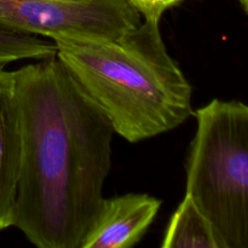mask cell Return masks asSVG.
I'll list each match as a JSON object with an SVG mask.
<instances>
[{"label": "cell", "mask_w": 248, "mask_h": 248, "mask_svg": "<svg viewBox=\"0 0 248 248\" xmlns=\"http://www.w3.org/2000/svg\"><path fill=\"white\" fill-rule=\"evenodd\" d=\"M15 77L22 148L12 227L38 248H81L104 200L113 126L57 57Z\"/></svg>", "instance_id": "1"}, {"label": "cell", "mask_w": 248, "mask_h": 248, "mask_svg": "<svg viewBox=\"0 0 248 248\" xmlns=\"http://www.w3.org/2000/svg\"><path fill=\"white\" fill-rule=\"evenodd\" d=\"M56 57L130 143L174 130L193 114V89L170 56L160 23L107 40L55 39Z\"/></svg>", "instance_id": "2"}, {"label": "cell", "mask_w": 248, "mask_h": 248, "mask_svg": "<svg viewBox=\"0 0 248 248\" xmlns=\"http://www.w3.org/2000/svg\"><path fill=\"white\" fill-rule=\"evenodd\" d=\"M186 194L220 248H248V104L213 99L195 111Z\"/></svg>", "instance_id": "3"}, {"label": "cell", "mask_w": 248, "mask_h": 248, "mask_svg": "<svg viewBox=\"0 0 248 248\" xmlns=\"http://www.w3.org/2000/svg\"><path fill=\"white\" fill-rule=\"evenodd\" d=\"M140 22L127 0H0V29L51 40L114 39Z\"/></svg>", "instance_id": "4"}, {"label": "cell", "mask_w": 248, "mask_h": 248, "mask_svg": "<svg viewBox=\"0 0 248 248\" xmlns=\"http://www.w3.org/2000/svg\"><path fill=\"white\" fill-rule=\"evenodd\" d=\"M161 200L148 194H126L104 199L92 220L81 248H130L140 241Z\"/></svg>", "instance_id": "5"}, {"label": "cell", "mask_w": 248, "mask_h": 248, "mask_svg": "<svg viewBox=\"0 0 248 248\" xmlns=\"http://www.w3.org/2000/svg\"><path fill=\"white\" fill-rule=\"evenodd\" d=\"M21 148L15 70L0 67V232L14 225Z\"/></svg>", "instance_id": "6"}, {"label": "cell", "mask_w": 248, "mask_h": 248, "mask_svg": "<svg viewBox=\"0 0 248 248\" xmlns=\"http://www.w3.org/2000/svg\"><path fill=\"white\" fill-rule=\"evenodd\" d=\"M161 246L164 248H220L211 223L195 201L186 194L170 219Z\"/></svg>", "instance_id": "7"}, {"label": "cell", "mask_w": 248, "mask_h": 248, "mask_svg": "<svg viewBox=\"0 0 248 248\" xmlns=\"http://www.w3.org/2000/svg\"><path fill=\"white\" fill-rule=\"evenodd\" d=\"M56 44L41 36L0 29V67L21 60L56 57Z\"/></svg>", "instance_id": "8"}, {"label": "cell", "mask_w": 248, "mask_h": 248, "mask_svg": "<svg viewBox=\"0 0 248 248\" xmlns=\"http://www.w3.org/2000/svg\"><path fill=\"white\" fill-rule=\"evenodd\" d=\"M131 6L143 16L144 21L160 23L162 15L184 0H127Z\"/></svg>", "instance_id": "9"}, {"label": "cell", "mask_w": 248, "mask_h": 248, "mask_svg": "<svg viewBox=\"0 0 248 248\" xmlns=\"http://www.w3.org/2000/svg\"><path fill=\"white\" fill-rule=\"evenodd\" d=\"M240 2H241V6L245 10V12L248 14V0H240Z\"/></svg>", "instance_id": "10"}, {"label": "cell", "mask_w": 248, "mask_h": 248, "mask_svg": "<svg viewBox=\"0 0 248 248\" xmlns=\"http://www.w3.org/2000/svg\"><path fill=\"white\" fill-rule=\"evenodd\" d=\"M60 1H84V0H60Z\"/></svg>", "instance_id": "11"}]
</instances>
